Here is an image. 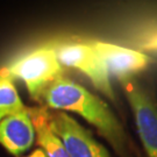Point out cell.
<instances>
[{"mask_svg": "<svg viewBox=\"0 0 157 157\" xmlns=\"http://www.w3.org/2000/svg\"><path fill=\"white\" fill-rule=\"evenodd\" d=\"M41 100L57 111H67L80 115L94 126L117 151L127 156L128 142L122 124L106 102L72 79L58 77L42 93Z\"/></svg>", "mask_w": 157, "mask_h": 157, "instance_id": "1", "label": "cell"}, {"mask_svg": "<svg viewBox=\"0 0 157 157\" xmlns=\"http://www.w3.org/2000/svg\"><path fill=\"white\" fill-rule=\"evenodd\" d=\"M7 69L13 78L25 83L34 100H41L43 91L64 72L56 49L50 47L39 48L20 57Z\"/></svg>", "mask_w": 157, "mask_h": 157, "instance_id": "2", "label": "cell"}, {"mask_svg": "<svg viewBox=\"0 0 157 157\" xmlns=\"http://www.w3.org/2000/svg\"><path fill=\"white\" fill-rule=\"evenodd\" d=\"M134 114L136 129L148 157H157V101L134 77L119 79Z\"/></svg>", "mask_w": 157, "mask_h": 157, "instance_id": "3", "label": "cell"}, {"mask_svg": "<svg viewBox=\"0 0 157 157\" xmlns=\"http://www.w3.org/2000/svg\"><path fill=\"white\" fill-rule=\"evenodd\" d=\"M56 54L62 65L77 69L90 79L97 90L112 100L115 99L109 72L93 45L84 43L65 44L57 48Z\"/></svg>", "mask_w": 157, "mask_h": 157, "instance_id": "4", "label": "cell"}, {"mask_svg": "<svg viewBox=\"0 0 157 157\" xmlns=\"http://www.w3.org/2000/svg\"><path fill=\"white\" fill-rule=\"evenodd\" d=\"M49 124L70 157H112L106 148L93 137L90 130L84 128L67 113L49 112Z\"/></svg>", "mask_w": 157, "mask_h": 157, "instance_id": "5", "label": "cell"}, {"mask_svg": "<svg viewBox=\"0 0 157 157\" xmlns=\"http://www.w3.org/2000/svg\"><path fill=\"white\" fill-rule=\"evenodd\" d=\"M92 45L104 61L108 72L119 79L134 77L135 73L144 70L151 61L143 52L112 43L97 41Z\"/></svg>", "mask_w": 157, "mask_h": 157, "instance_id": "6", "label": "cell"}, {"mask_svg": "<svg viewBox=\"0 0 157 157\" xmlns=\"http://www.w3.org/2000/svg\"><path fill=\"white\" fill-rule=\"evenodd\" d=\"M36 130L29 109L7 117L0 121V146L13 156L19 157L34 144Z\"/></svg>", "mask_w": 157, "mask_h": 157, "instance_id": "7", "label": "cell"}, {"mask_svg": "<svg viewBox=\"0 0 157 157\" xmlns=\"http://www.w3.org/2000/svg\"><path fill=\"white\" fill-rule=\"evenodd\" d=\"M29 114L36 130L37 144L45 152L47 157H70L62 141L51 129L49 124V112L47 111V108H30Z\"/></svg>", "mask_w": 157, "mask_h": 157, "instance_id": "8", "label": "cell"}, {"mask_svg": "<svg viewBox=\"0 0 157 157\" xmlns=\"http://www.w3.org/2000/svg\"><path fill=\"white\" fill-rule=\"evenodd\" d=\"M28 109L25 106L7 67L0 69V121Z\"/></svg>", "mask_w": 157, "mask_h": 157, "instance_id": "9", "label": "cell"}, {"mask_svg": "<svg viewBox=\"0 0 157 157\" xmlns=\"http://www.w3.org/2000/svg\"><path fill=\"white\" fill-rule=\"evenodd\" d=\"M26 157H47V155H45V152L41 149V148H39V149H36V150H34L30 155H28V156Z\"/></svg>", "mask_w": 157, "mask_h": 157, "instance_id": "10", "label": "cell"}]
</instances>
